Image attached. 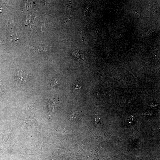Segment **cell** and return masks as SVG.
<instances>
[{"instance_id": "cell-4", "label": "cell", "mask_w": 160, "mask_h": 160, "mask_svg": "<svg viewBox=\"0 0 160 160\" xmlns=\"http://www.w3.org/2000/svg\"><path fill=\"white\" fill-rule=\"evenodd\" d=\"M71 16H69L66 19V20L64 22V23L63 24V26H64L65 25H66V24H67V23L69 22V21H70V20H71Z\"/></svg>"}, {"instance_id": "cell-2", "label": "cell", "mask_w": 160, "mask_h": 160, "mask_svg": "<svg viewBox=\"0 0 160 160\" xmlns=\"http://www.w3.org/2000/svg\"><path fill=\"white\" fill-rule=\"evenodd\" d=\"M57 102L54 99L51 100L48 102V107L50 114L52 115L54 111V109L56 107Z\"/></svg>"}, {"instance_id": "cell-5", "label": "cell", "mask_w": 160, "mask_h": 160, "mask_svg": "<svg viewBox=\"0 0 160 160\" xmlns=\"http://www.w3.org/2000/svg\"><path fill=\"white\" fill-rule=\"evenodd\" d=\"M41 29L42 31H44L45 29V24L43 22H41Z\"/></svg>"}, {"instance_id": "cell-3", "label": "cell", "mask_w": 160, "mask_h": 160, "mask_svg": "<svg viewBox=\"0 0 160 160\" xmlns=\"http://www.w3.org/2000/svg\"><path fill=\"white\" fill-rule=\"evenodd\" d=\"M81 80L80 79H79L73 86V90L74 92H77L78 90L81 89Z\"/></svg>"}, {"instance_id": "cell-1", "label": "cell", "mask_w": 160, "mask_h": 160, "mask_svg": "<svg viewBox=\"0 0 160 160\" xmlns=\"http://www.w3.org/2000/svg\"><path fill=\"white\" fill-rule=\"evenodd\" d=\"M28 74L22 71H17V77L19 80L22 82H24L27 79Z\"/></svg>"}]
</instances>
